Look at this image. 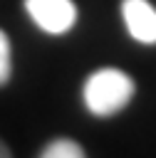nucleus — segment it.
I'll return each instance as SVG.
<instances>
[{"label": "nucleus", "instance_id": "f257e3e1", "mask_svg": "<svg viewBox=\"0 0 156 158\" xmlns=\"http://www.w3.org/2000/svg\"><path fill=\"white\" fill-rule=\"evenodd\" d=\"M134 89V79L126 72L116 67H102L84 81L82 96L94 116H111L131 101Z\"/></svg>", "mask_w": 156, "mask_h": 158}, {"label": "nucleus", "instance_id": "20e7f679", "mask_svg": "<svg viewBox=\"0 0 156 158\" xmlns=\"http://www.w3.org/2000/svg\"><path fill=\"white\" fill-rule=\"evenodd\" d=\"M42 158H82L84 156V148L72 141V138H57L52 143H47L42 151H40Z\"/></svg>", "mask_w": 156, "mask_h": 158}, {"label": "nucleus", "instance_id": "7ed1b4c3", "mask_svg": "<svg viewBox=\"0 0 156 158\" xmlns=\"http://www.w3.org/2000/svg\"><path fill=\"white\" fill-rule=\"evenodd\" d=\"M121 15L129 35L141 44H156V7L149 0H124Z\"/></svg>", "mask_w": 156, "mask_h": 158}, {"label": "nucleus", "instance_id": "423d86ee", "mask_svg": "<svg viewBox=\"0 0 156 158\" xmlns=\"http://www.w3.org/2000/svg\"><path fill=\"white\" fill-rule=\"evenodd\" d=\"M7 156H10V148H7V143L0 141V158H7Z\"/></svg>", "mask_w": 156, "mask_h": 158}, {"label": "nucleus", "instance_id": "f03ea898", "mask_svg": "<svg viewBox=\"0 0 156 158\" xmlns=\"http://www.w3.org/2000/svg\"><path fill=\"white\" fill-rule=\"evenodd\" d=\"M25 10L47 35H64L77 22V5L72 0H25Z\"/></svg>", "mask_w": 156, "mask_h": 158}, {"label": "nucleus", "instance_id": "39448f33", "mask_svg": "<svg viewBox=\"0 0 156 158\" xmlns=\"http://www.w3.org/2000/svg\"><path fill=\"white\" fill-rule=\"evenodd\" d=\"M10 72H12V59H10V40H7V35L0 30V86H2V84H7Z\"/></svg>", "mask_w": 156, "mask_h": 158}]
</instances>
